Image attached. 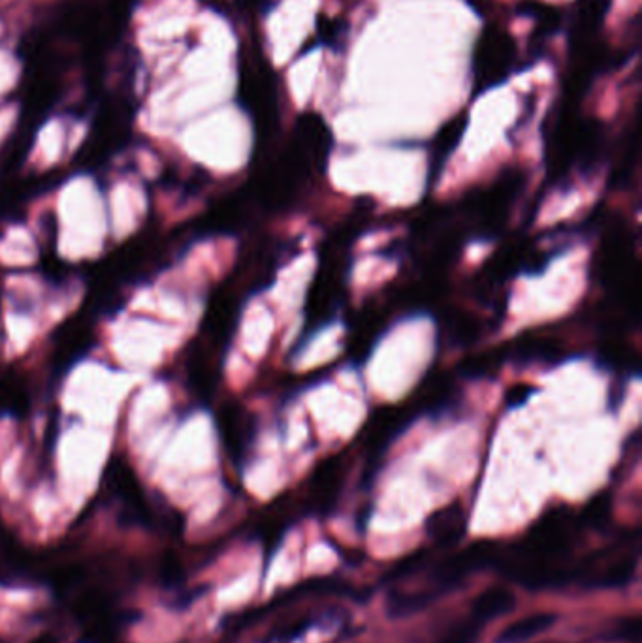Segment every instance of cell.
Returning <instances> with one entry per match:
<instances>
[{
  "label": "cell",
  "instance_id": "6da1fadb",
  "mask_svg": "<svg viewBox=\"0 0 642 643\" xmlns=\"http://www.w3.org/2000/svg\"><path fill=\"white\" fill-rule=\"evenodd\" d=\"M514 59L516 46L513 36L498 27L484 29L473 53L475 91L482 93L503 83L511 74Z\"/></svg>",
  "mask_w": 642,
  "mask_h": 643
},
{
  "label": "cell",
  "instance_id": "7a4b0ae2",
  "mask_svg": "<svg viewBox=\"0 0 642 643\" xmlns=\"http://www.w3.org/2000/svg\"><path fill=\"white\" fill-rule=\"evenodd\" d=\"M610 0H578L571 21V44L582 48L594 40L603 19L607 16Z\"/></svg>",
  "mask_w": 642,
  "mask_h": 643
},
{
  "label": "cell",
  "instance_id": "3957f363",
  "mask_svg": "<svg viewBox=\"0 0 642 643\" xmlns=\"http://www.w3.org/2000/svg\"><path fill=\"white\" fill-rule=\"evenodd\" d=\"M428 534L434 540V544L441 548H449L456 544L467 529V516L462 504H450L447 508H441L435 512L432 518L428 519Z\"/></svg>",
  "mask_w": 642,
  "mask_h": 643
},
{
  "label": "cell",
  "instance_id": "277c9868",
  "mask_svg": "<svg viewBox=\"0 0 642 643\" xmlns=\"http://www.w3.org/2000/svg\"><path fill=\"white\" fill-rule=\"evenodd\" d=\"M558 621L556 613H530L522 619H516L511 625L503 628L496 636V643H526L535 636L543 634L548 628L554 627Z\"/></svg>",
  "mask_w": 642,
  "mask_h": 643
},
{
  "label": "cell",
  "instance_id": "5b68a950",
  "mask_svg": "<svg viewBox=\"0 0 642 643\" xmlns=\"http://www.w3.org/2000/svg\"><path fill=\"white\" fill-rule=\"evenodd\" d=\"M513 608L514 595L507 587H490L473 600L469 617L486 625L488 621L499 619L501 615L511 612Z\"/></svg>",
  "mask_w": 642,
  "mask_h": 643
},
{
  "label": "cell",
  "instance_id": "8992f818",
  "mask_svg": "<svg viewBox=\"0 0 642 643\" xmlns=\"http://www.w3.org/2000/svg\"><path fill=\"white\" fill-rule=\"evenodd\" d=\"M466 115H458L450 121L449 125L443 126L441 132L437 134L434 142V151H432V172L434 175L441 173V166L449 158L450 153L456 149L460 142L464 130H466Z\"/></svg>",
  "mask_w": 642,
  "mask_h": 643
},
{
  "label": "cell",
  "instance_id": "52a82bcc",
  "mask_svg": "<svg viewBox=\"0 0 642 643\" xmlns=\"http://www.w3.org/2000/svg\"><path fill=\"white\" fill-rule=\"evenodd\" d=\"M108 613H112V598L104 589H87L74 602V617L85 625L95 623Z\"/></svg>",
  "mask_w": 642,
  "mask_h": 643
},
{
  "label": "cell",
  "instance_id": "ba28073f",
  "mask_svg": "<svg viewBox=\"0 0 642 643\" xmlns=\"http://www.w3.org/2000/svg\"><path fill=\"white\" fill-rule=\"evenodd\" d=\"M482 627H484L482 623L469 617L464 623L449 630L447 636L439 643H477V640L481 638Z\"/></svg>",
  "mask_w": 642,
  "mask_h": 643
},
{
  "label": "cell",
  "instance_id": "9c48e42d",
  "mask_svg": "<svg viewBox=\"0 0 642 643\" xmlns=\"http://www.w3.org/2000/svg\"><path fill=\"white\" fill-rule=\"evenodd\" d=\"M159 574H161L162 581L166 585H170V587L183 580V565H181V561L177 559L174 553L164 555L161 566H159Z\"/></svg>",
  "mask_w": 642,
  "mask_h": 643
},
{
  "label": "cell",
  "instance_id": "30bf717a",
  "mask_svg": "<svg viewBox=\"0 0 642 643\" xmlns=\"http://www.w3.org/2000/svg\"><path fill=\"white\" fill-rule=\"evenodd\" d=\"M610 514V502L609 499H595L588 508H586V514H584V521L592 527H601L607 519H609Z\"/></svg>",
  "mask_w": 642,
  "mask_h": 643
},
{
  "label": "cell",
  "instance_id": "8fae6325",
  "mask_svg": "<svg viewBox=\"0 0 642 643\" xmlns=\"http://www.w3.org/2000/svg\"><path fill=\"white\" fill-rule=\"evenodd\" d=\"M616 634H618V638L627 640V642H637L641 636L639 617H627L624 621H620V625L616 627Z\"/></svg>",
  "mask_w": 642,
  "mask_h": 643
},
{
  "label": "cell",
  "instance_id": "7c38bea8",
  "mask_svg": "<svg viewBox=\"0 0 642 643\" xmlns=\"http://www.w3.org/2000/svg\"><path fill=\"white\" fill-rule=\"evenodd\" d=\"M343 31H345V29L341 27V23L336 21V19H324V17H322L321 21H319V32H321L322 42H326L328 46L334 44V42H338Z\"/></svg>",
  "mask_w": 642,
  "mask_h": 643
},
{
  "label": "cell",
  "instance_id": "4fadbf2b",
  "mask_svg": "<svg viewBox=\"0 0 642 643\" xmlns=\"http://www.w3.org/2000/svg\"><path fill=\"white\" fill-rule=\"evenodd\" d=\"M29 643H59V636H57V634H53V632H44V634L36 636L33 642Z\"/></svg>",
  "mask_w": 642,
  "mask_h": 643
}]
</instances>
